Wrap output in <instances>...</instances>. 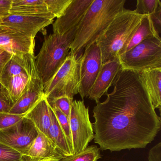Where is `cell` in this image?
Masks as SVG:
<instances>
[{
    "mask_svg": "<svg viewBox=\"0 0 161 161\" xmlns=\"http://www.w3.org/2000/svg\"><path fill=\"white\" fill-rule=\"evenodd\" d=\"M113 91L93 109L94 141L102 150L144 148L161 130V118L138 74L121 69Z\"/></svg>",
    "mask_w": 161,
    "mask_h": 161,
    "instance_id": "6da1fadb",
    "label": "cell"
},
{
    "mask_svg": "<svg viewBox=\"0 0 161 161\" xmlns=\"http://www.w3.org/2000/svg\"><path fill=\"white\" fill-rule=\"evenodd\" d=\"M125 0H94L77 26L69 49L78 55L84 49L97 43L111 22L125 10Z\"/></svg>",
    "mask_w": 161,
    "mask_h": 161,
    "instance_id": "7a4b0ae2",
    "label": "cell"
},
{
    "mask_svg": "<svg viewBox=\"0 0 161 161\" xmlns=\"http://www.w3.org/2000/svg\"><path fill=\"white\" fill-rule=\"evenodd\" d=\"M144 16L125 9L114 19L97 42L102 64L118 60L119 53L137 30Z\"/></svg>",
    "mask_w": 161,
    "mask_h": 161,
    "instance_id": "3957f363",
    "label": "cell"
},
{
    "mask_svg": "<svg viewBox=\"0 0 161 161\" xmlns=\"http://www.w3.org/2000/svg\"><path fill=\"white\" fill-rule=\"evenodd\" d=\"M77 28L64 35L53 33L45 37L35 57L36 70L44 86L58 71L68 55Z\"/></svg>",
    "mask_w": 161,
    "mask_h": 161,
    "instance_id": "277c9868",
    "label": "cell"
},
{
    "mask_svg": "<svg viewBox=\"0 0 161 161\" xmlns=\"http://www.w3.org/2000/svg\"><path fill=\"white\" fill-rule=\"evenodd\" d=\"M82 54L78 55L71 52L69 53L58 71L44 85V96L47 99L62 96H67L73 99L74 96L79 94Z\"/></svg>",
    "mask_w": 161,
    "mask_h": 161,
    "instance_id": "5b68a950",
    "label": "cell"
},
{
    "mask_svg": "<svg viewBox=\"0 0 161 161\" xmlns=\"http://www.w3.org/2000/svg\"><path fill=\"white\" fill-rule=\"evenodd\" d=\"M34 54H13L0 75V82L5 87L14 104L22 95L30 78Z\"/></svg>",
    "mask_w": 161,
    "mask_h": 161,
    "instance_id": "8992f818",
    "label": "cell"
},
{
    "mask_svg": "<svg viewBox=\"0 0 161 161\" xmlns=\"http://www.w3.org/2000/svg\"><path fill=\"white\" fill-rule=\"evenodd\" d=\"M118 60L121 69L136 73L161 68V37L144 40L130 50L119 55Z\"/></svg>",
    "mask_w": 161,
    "mask_h": 161,
    "instance_id": "52a82bcc",
    "label": "cell"
},
{
    "mask_svg": "<svg viewBox=\"0 0 161 161\" xmlns=\"http://www.w3.org/2000/svg\"><path fill=\"white\" fill-rule=\"evenodd\" d=\"M69 123L74 154L84 150L95 136L89 107H86L83 100L73 101Z\"/></svg>",
    "mask_w": 161,
    "mask_h": 161,
    "instance_id": "ba28073f",
    "label": "cell"
},
{
    "mask_svg": "<svg viewBox=\"0 0 161 161\" xmlns=\"http://www.w3.org/2000/svg\"><path fill=\"white\" fill-rule=\"evenodd\" d=\"M38 136L31 120L24 117L10 128L0 130V142L22 153Z\"/></svg>",
    "mask_w": 161,
    "mask_h": 161,
    "instance_id": "9c48e42d",
    "label": "cell"
},
{
    "mask_svg": "<svg viewBox=\"0 0 161 161\" xmlns=\"http://www.w3.org/2000/svg\"><path fill=\"white\" fill-rule=\"evenodd\" d=\"M101 65L100 51L97 43H95L85 49L81 58L79 94L82 98L88 97Z\"/></svg>",
    "mask_w": 161,
    "mask_h": 161,
    "instance_id": "30bf717a",
    "label": "cell"
},
{
    "mask_svg": "<svg viewBox=\"0 0 161 161\" xmlns=\"http://www.w3.org/2000/svg\"><path fill=\"white\" fill-rule=\"evenodd\" d=\"M44 97V85L36 70L35 62L22 95L9 113L24 116Z\"/></svg>",
    "mask_w": 161,
    "mask_h": 161,
    "instance_id": "8fae6325",
    "label": "cell"
},
{
    "mask_svg": "<svg viewBox=\"0 0 161 161\" xmlns=\"http://www.w3.org/2000/svg\"><path fill=\"white\" fill-rule=\"evenodd\" d=\"M44 18L11 14L0 19V25L35 39L38 32L53 23Z\"/></svg>",
    "mask_w": 161,
    "mask_h": 161,
    "instance_id": "7c38bea8",
    "label": "cell"
},
{
    "mask_svg": "<svg viewBox=\"0 0 161 161\" xmlns=\"http://www.w3.org/2000/svg\"><path fill=\"white\" fill-rule=\"evenodd\" d=\"M94 1L72 0L64 14L53 24V33L64 35L77 27Z\"/></svg>",
    "mask_w": 161,
    "mask_h": 161,
    "instance_id": "4fadbf2b",
    "label": "cell"
},
{
    "mask_svg": "<svg viewBox=\"0 0 161 161\" xmlns=\"http://www.w3.org/2000/svg\"><path fill=\"white\" fill-rule=\"evenodd\" d=\"M21 154L24 161H60L64 157L51 139L38 130L36 138Z\"/></svg>",
    "mask_w": 161,
    "mask_h": 161,
    "instance_id": "5bb4252c",
    "label": "cell"
},
{
    "mask_svg": "<svg viewBox=\"0 0 161 161\" xmlns=\"http://www.w3.org/2000/svg\"><path fill=\"white\" fill-rule=\"evenodd\" d=\"M35 39L0 25V48L13 54H34Z\"/></svg>",
    "mask_w": 161,
    "mask_h": 161,
    "instance_id": "9a60e30c",
    "label": "cell"
},
{
    "mask_svg": "<svg viewBox=\"0 0 161 161\" xmlns=\"http://www.w3.org/2000/svg\"><path fill=\"white\" fill-rule=\"evenodd\" d=\"M121 69V64L118 60L102 64L95 83L89 92V99L95 101L97 103L100 102L101 98L107 93Z\"/></svg>",
    "mask_w": 161,
    "mask_h": 161,
    "instance_id": "2e32d148",
    "label": "cell"
},
{
    "mask_svg": "<svg viewBox=\"0 0 161 161\" xmlns=\"http://www.w3.org/2000/svg\"><path fill=\"white\" fill-rule=\"evenodd\" d=\"M9 14L44 18L52 20L55 18L49 12L44 0H12Z\"/></svg>",
    "mask_w": 161,
    "mask_h": 161,
    "instance_id": "e0dca14e",
    "label": "cell"
},
{
    "mask_svg": "<svg viewBox=\"0 0 161 161\" xmlns=\"http://www.w3.org/2000/svg\"><path fill=\"white\" fill-rule=\"evenodd\" d=\"M154 109L161 107V68L147 69L137 73Z\"/></svg>",
    "mask_w": 161,
    "mask_h": 161,
    "instance_id": "ac0fdd59",
    "label": "cell"
},
{
    "mask_svg": "<svg viewBox=\"0 0 161 161\" xmlns=\"http://www.w3.org/2000/svg\"><path fill=\"white\" fill-rule=\"evenodd\" d=\"M51 107L44 97L27 114L25 117L32 121L37 130L49 138V130L51 124Z\"/></svg>",
    "mask_w": 161,
    "mask_h": 161,
    "instance_id": "d6986e66",
    "label": "cell"
},
{
    "mask_svg": "<svg viewBox=\"0 0 161 161\" xmlns=\"http://www.w3.org/2000/svg\"><path fill=\"white\" fill-rule=\"evenodd\" d=\"M159 37H160V35L155 30L150 16L149 15L144 16L139 27L121 50L119 56L130 50L146 39Z\"/></svg>",
    "mask_w": 161,
    "mask_h": 161,
    "instance_id": "ffe728a7",
    "label": "cell"
},
{
    "mask_svg": "<svg viewBox=\"0 0 161 161\" xmlns=\"http://www.w3.org/2000/svg\"><path fill=\"white\" fill-rule=\"evenodd\" d=\"M51 124L49 130V136L57 149L64 157L73 155L66 137L51 108Z\"/></svg>",
    "mask_w": 161,
    "mask_h": 161,
    "instance_id": "44dd1931",
    "label": "cell"
},
{
    "mask_svg": "<svg viewBox=\"0 0 161 161\" xmlns=\"http://www.w3.org/2000/svg\"><path fill=\"white\" fill-rule=\"evenodd\" d=\"M100 149L97 146H87L84 150L70 156L63 157L60 161H98L101 158Z\"/></svg>",
    "mask_w": 161,
    "mask_h": 161,
    "instance_id": "7402d4cb",
    "label": "cell"
},
{
    "mask_svg": "<svg viewBox=\"0 0 161 161\" xmlns=\"http://www.w3.org/2000/svg\"><path fill=\"white\" fill-rule=\"evenodd\" d=\"M160 8L161 2L159 0H137L136 9L133 11L138 14L148 16L154 14Z\"/></svg>",
    "mask_w": 161,
    "mask_h": 161,
    "instance_id": "603a6c76",
    "label": "cell"
},
{
    "mask_svg": "<svg viewBox=\"0 0 161 161\" xmlns=\"http://www.w3.org/2000/svg\"><path fill=\"white\" fill-rule=\"evenodd\" d=\"M44 1L49 12L57 19L64 14L72 0H44Z\"/></svg>",
    "mask_w": 161,
    "mask_h": 161,
    "instance_id": "cb8c5ba5",
    "label": "cell"
},
{
    "mask_svg": "<svg viewBox=\"0 0 161 161\" xmlns=\"http://www.w3.org/2000/svg\"><path fill=\"white\" fill-rule=\"evenodd\" d=\"M51 108H52L55 114V116L57 118V120L64 133L67 140L69 148L73 155L74 151H73V144H72V136H71L70 126H69V119L67 116L64 113H62L58 108L56 107H51Z\"/></svg>",
    "mask_w": 161,
    "mask_h": 161,
    "instance_id": "d4e9b609",
    "label": "cell"
},
{
    "mask_svg": "<svg viewBox=\"0 0 161 161\" xmlns=\"http://www.w3.org/2000/svg\"><path fill=\"white\" fill-rule=\"evenodd\" d=\"M73 101V99L67 96H62L47 100L51 107L58 108L67 116L69 119L70 116V110Z\"/></svg>",
    "mask_w": 161,
    "mask_h": 161,
    "instance_id": "484cf974",
    "label": "cell"
},
{
    "mask_svg": "<svg viewBox=\"0 0 161 161\" xmlns=\"http://www.w3.org/2000/svg\"><path fill=\"white\" fill-rule=\"evenodd\" d=\"M0 161H24L22 154L0 142Z\"/></svg>",
    "mask_w": 161,
    "mask_h": 161,
    "instance_id": "4316f807",
    "label": "cell"
},
{
    "mask_svg": "<svg viewBox=\"0 0 161 161\" xmlns=\"http://www.w3.org/2000/svg\"><path fill=\"white\" fill-rule=\"evenodd\" d=\"M24 116L10 113H0V130L12 127L22 119Z\"/></svg>",
    "mask_w": 161,
    "mask_h": 161,
    "instance_id": "83f0119b",
    "label": "cell"
},
{
    "mask_svg": "<svg viewBox=\"0 0 161 161\" xmlns=\"http://www.w3.org/2000/svg\"><path fill=\"white\" fill-rule=\"evenodd\" d=\"M14 104L8 96L0 95V113H9Z\"/></svg>",
    "mask_w": 161,
    "mask_h": 161,
    "instance_id": "f1b7e54d",
    "label": "cell"
},
{
    "mask_svg": "<svg viewBox=\"0 0 161 161\" xmlns=\"http://www.w3.org/2000/svg\"><path fill=\"white\" fill-rule=\"evenodd\" d=\"M148 161H161V143L153 147L148 153Z\"/></svg>",
    "mask_w": 161,
    "mask_h": 161,
    "instance_id": "f546056e",
    "label": "cell"
},
{
    "mask_svg": "<svg viewBox=\"0 0 161 161\" xmlns=\"http://www.w3.org/2000/svg\"><path fill=\"white\" fill-rule=\"evenodd\" d=\"M149 16L155 30L160 35L161 31V8H159L154 14Z\"/></svg>",
    "mask_w": 161,
    "mask_h": 161,
    "instance_id": "4dcf8cb0",
    "label": "cell"
},
{
    "mask_svg": "<svg viewBox=\"0 0 161 161\" xmlns=\"http://www.w3.org/2000/svg\"><path fill=\"white\" fill-rule=\"evenodd\" d=\"M12 0H0V19L9 14Z\"/></svg>",
    "mask_w": 161,
    "mask_h": 161,
    "instance_id": "1f68e13d",
    "label": "cell"
},
{
    "mask_svg": "<svg viewBox=\"0 0 161 161\" xmlns=\"http://www.w3.org/2000/svg\"><path fill=\"white\" fill-rule=\"evenodd\" d=\"M13 54L3 49L0 48V75L6 63L9 61Z\"/></svg>",
    "mask_w": 161,
    "mask_h": 161,
    "instance_id": "d6a6232c",
    "label": "cell"
},
{
    "mask_svg": "<svg viewBox=\"0 0 161 161\" xmlns=\"http://www.w3.org/2000/svg\"><path fill=\"white\" fill-rule=\"evenodd\" d=\"M0 95H6V96H8L9 97L7 90L1 82H0Z\"/></svg>",
    "mask_w": 161,
    "mask_h": 161,
    "instance_id": "836d02e7",
    "label": "cell"
}]
</instances>
